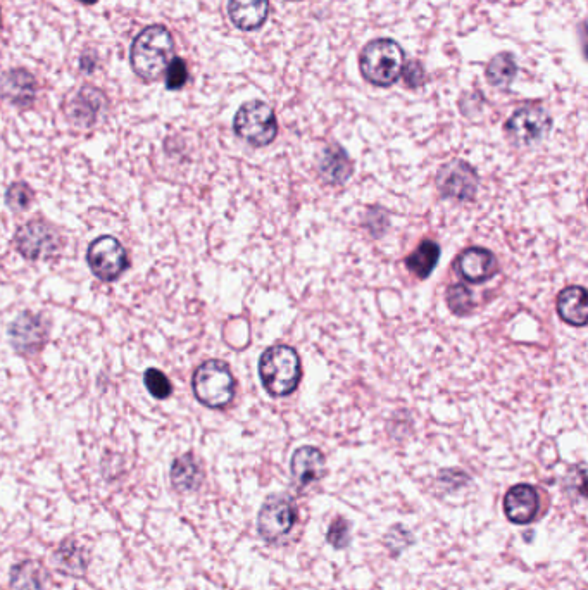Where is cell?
<instances>
[{
	"mask_svg": "<svg viewBox=\"0 0 588 590\" xmlns=\"http://www.w3.org/2000/svg\"><path fill=\"white\" fill-rule=\"evenodd\" d=\"M175 42L164 26H147L132 45V68L145 82H154L168 68Z\"/></svg>",
	"mask_w": 588,
	"mask_h": 590,
	"instance_id": "1",
	"label": "cell"
},
{
	"mask_svg": "<svg viewBox=\"0 0 588 590\" xmlns=\"http://www.w3.org/2000/svg\"><path fill=\"white\" fill-rule=\"evenodd\" d=\"M301 375V358L294 347H269L259 359V377L271 397L290 396L299 387Z\"/></svg>",
	"mask_w": 588,
	"mask_h": 590,
	"instance_id": "2",
	"label": "cell"
},
{
	"mask_svg": "<svg viewBox=\"0 0 588 590\" xmlns=\"http://www.w3.org/2000/svg\"><path fill=\"white\" fill-rule=\"evenodd\" d=\"M406 57L401 45L390 38H378L364 47L359 68L364 80L375 87H392L401 78Z\"/></svg>",
	"mask_w": 588,
	"mask_h": 590,
	"instance_id": "3",
	"label": "cell"
},
{
	"mask_svg": "<svg viewBox=\"0 0 588 590\" xmlns=\"http://www.w3.org/2000/svg\"><path fill=\"white\" fill-rule=\"evenodd\" d=\"M197 401L211 409H223L235 397V378L225 361L211 359L195 370L192 378Z\"/></svg>",
	"mask_w": 588,
	"mask_h": 590,
	"instance_id": "4",
	"label": "cell"
},
{
	"mask_svg": "<svg viewBox=\"0 0 588 590\" xmlns=\"http://www.w3.org/2000/svg\"><path fill=\"white\" fill-rule=\"evenodd\" d=\"M233 130L247 144L266 147L278 135L275 111L263 101L245 102L235 114Z\"/></svg>",
	"mask_w": 588,
	"mask_h": 590,
	"instance_id": "5",
	"label": "cell"
},
{
	"mask_svg": "<svg viewBox=\"0 0 588 590\" xmlns=\"http://www.w3.org/2000/svg\"><path fill=\"white\" fill-rule=\"evenodd\" d=\"M297 518L294 501L283 494H273L264 501L257 515V534L269 544H275L294 530Z\"/></svg>",
	"mask_w": 588,
	"mask_h": 590,
	"instance_id": "6",
	"label": "cell"
},
{
	"mask_svg": "<svg viewBox=\"0 0 588 590\" xmlns=\"http://www.w3.org/2000/svg\"><path fill=\"white\" fill-rule=\"evenodd\" d=\"M14 245L19 254L30 261L51 259L61 251V233L47 221L33 220L21 226L14 235Z\"/></svg>",
	"mask_w": 588,
	"mask_h": 590,
	"instance_id": "7",
	"label": "cell"
},
{
	"mask_svg": "<svg viewBox=\"0 0 588 590\" xmlns=\"http://www.w3.org/2000/svg\"><path fill=\"white\" fill-rule=\"evenodd\" d=\"M87 263L95 277L102 282H114L125 273L130 259L125 245L116 237L102 235L88 245Z\"/></svg>",
	"mask_w": 588,
	"mask_h": 590,
	"instance_id": "8",
	"label": "cell"
},
{
	"mask_svg": "<svg viewBox=\"0 0 588 590\" xmlns=\"http://www.w3.org/2000/svg\"><path fill=\"white\" fill-rule=\"evenodd\" d=\"M552 128L549 113L537 106L521 107L507 120L506 133L518 144H537L544 140Z\"/></svg>",
	"mask_w": 588,
	"mask_h": 590,
	"instance_id": "9",
	"label": "cell"
},
{
	"mask_svg": "<svg viewBox=\"0 0 588 590\" xmlns=\"http://www.w3.org/2000/svg\"><path fill=\"white\" fill-rule=\"evenodd\" d=\"M437 183L445 197L456 201H471L478 189V176L470 164L454 161L440 170Z\"/></svg>",
	"mask_w": 588,
	"mask_h": 590,
	"instance_id": "10",
	"label": "cell"
},
{
	"mask_svg": "<svg viewBox=\"0 0 588 590\" xmlns=\"http://www.w3.org/2000/svg\"><path fill=\"white\" fill-rule=\"evenodd\" d=\"M49 325L42 314L23 313L9 330L11 344L21 354L40 351L47 340Z\"/></svg>",
	"mask_w": 588,
	"mask_h": 590,
	"instance_id": "11",
	"label": "cell"
},
{
	"mask_svg": "<svg viewBox=\"0 0 588 590\" xmlns=\"http://www.w3.org/2000/svg\"><path fill=\"white\" fill-rule=\"evenodd\" d=\"M540 497L532 485H514L504 497V513L514 525H528L538 515Z\"/></svg>",
	"mask_w": 588,
	"mask_h": 590,
	"instance_id": "12",
	"label": "cell"
},
{
	"mask_svg": "<svg viewBox=\"0 0 588 590\" xmlns=\"http://www.w3.org/2000/svg\"><path fill=\"white\" fill-rule=\"evenodd\" d=\"M456 270L466 282L483 283L497 275L499 263L488 249L470 247L457 258Z\"/></svg>",
	"mask_w": 588,
	"mask_h": 590,
	"instance_id": "13",
	"label": "cell"
},
{
	"mask_svg": "<svg viewBox=\"0 0 588 590\" xmlns=\"http://www.w3.org/2000/svg\"><path fill=\"white\" fill-rule=\"evenodd\" d=\"M292 477L301 487L318 482L325 477L326 459L325 454L318 447H299L292 456L290 463Z\"/></svg>",
	"mask_w": 588,
	"mask_h": 590,
	"instance_id": "14",
	"label": "cell"
},
{
	"mask_svg": "<svg viewBox=\"0 0 588 590\" xmlns=\"http://www.w3.org/2000/svg\"><path fill=\"white\" fill-rule=\"evenodd\" d=\"M228 16L242 32H256L269 16V0H228Z\"/></svg>",
	"mask_w": 588,
	"mask_h": 590,
	"instance_id": "15",
	"label": "cell"
},
{
	"mask_svg": "<svg viewBox=\"0 0 588 590\" xmlns=\"http://www.w3.org/2000/svg\"><path fill=\"white\" fill-rule=\"evenodd\" d=\"M587 289L571 285L557 297V313L561 320L573 327H585L588 321Z\"/></svg>",
	"mask_w": 588,
	"mask_h": 590,
	"instance_id": "16",
	"label": "cell"
},
{
	"mask_svg": "<svg viewBox=\"0 0 588 590\" xmlns=\"http://www.w3.org/2000/svg\"><path fill=\"white\" fill-rule=\"evenodd\" d=\"M171 485L175 487L178 492H195L202 485L204 480V473H202L199 461L192 456V454H185L173 461L171 465Z\"/></svg>",
	"mask_w": 588,
	"mask_h": 590,
	"instance_id": "17",
	"label": "cell"
},
{
	"mask_svg": "<svg viewBox=\"0 0 588 590\" xmlns=\"http://www.w3.org/2000/svg\"><path fill=\"white\" fill-rule=\"evenodd\" d=\"M56 566L69 577H85L87 573V559H85V549L78 546V542L73 539H66L61 542L54 553Z\"/></svg>",
	"mask_w": 588,
	"mask_h": 590,
	"instance_id": "18",
	"label": "cell"
},
{
	"mask_svg": "<svg viewBox=\"0 0 588 590\" xmlns=\"http://www.w3.org/2000/svg\"><path fill=\"white\" fill-rule=\"evenodd\" d=\"M321 176L328 183H344L352 173V163L342 147L330 145L320 161Z\"/></svg>",
	"mask_w": 588,
	"mask_h": 590,
	"instance_id": "19",
	"label": "cell"
},
{
	"mask_svg": "<svg viewBox=\"0 0 588 590\" xmlns=\"http://www.w3.org/2000/svg\"><path fill=\"white\" fill-rule=\"evenodd\" d=\"M49 582V572L38 561H23L11 570V589L44 590Z\"/></svg>",
	"mask_w": 588,
	"mask_h": 590,
	"instance_id": "20",
	"label": "cell"
},
{
	"mask_svg": "<svg viewBox=\"0 0 588 590\" xmlns=\"http://www.w3.org/2000/svg\"><path fill=\"white\" fill-rule=\"evenodd\" d=\"M440 259V247L433 240H423L418 249L406 258L407 270L413 271L418 278L430 277Z\"/></svg>",
	"mask_w": 588,
	"mask_h": 590,
	"instance_id": "21",
	"label": "cell"
},
{
	"mask_svg": "<svg viewBox=\"0 0 588 590\" xmlns=\"http://www.w3.org/2000/svg\"><path fill=\"white\" fill-rule=\"evenodd\" d=\"M99 109H101V94L92 88H83L69 106V118L75 121L76 125H92L99 114Z\"/></svg>",
	"mask_w": 588,
	"mask_h": 590,
	"instance_id": "22",
	"label": "cell"
},
{
	"mask_svg": "<svg viewBox=\"0 0 588 590\" xmlns=\"http://www.w3.org/2000/svg\"><path fill=\"white\" fill-rule=\"evenodd\" d=\"M487 80L490 85L497 88H507L514 82V78L518 75V64L514 59L513 54L509 52H501L488 63Z\"/></svg>",
	"mask_w": 588,
	"mask_h": 590,
	"instance_id": "23",
	"label": "cell"
},
{
	"mask_svg": "<svg viewBox=\"0 0 588 590\" xmlns=\"http://www.w3.org/2000/svg\"><path fill=\"white\" fill-rule=\"evenodd\" d=\"M7 97L13 99L14 104H30L35 94L32 76L25 71H13L4 80Z\"/></svg>",
	"mask_w": 588,
	"mask_h": 590,
	"instance_id": "24",
	"label": "cell"
},
{
	"mask_svg": "<svg viewBox=\"0 0 588 590\" xmlns=\"http://www.w3.org/2000/svg\"><path fill=\"white\" fill-rule=\"evenodd\" d=\"M447 304L451 308L452 313L457 316L470 313L475 302H473V294L468 287H464L463 283H457L447 289Z\"/></svg>",
	"mask_w": 588,
	"mask_h": 590,
	"instance_id": "25",
	"label": "cell"
},
{
	"mask_svg": "<svg viewBox=\"0 0 588 590\" xmlns=\"http://www.w3.org/2000/svg\"><path fill=\"white\" fill-rule=\"evenodd\" d=\"M144 383L147 390L151 392V396L161 399V401L168 399L171 392H173V385L169 382V378L157 368H149V370L145 371Z\"/></svg>",
	"mask_w": 588,
	"mask_h": 590,
	"instance_id": "26",
	"label": "cell"
},
{
	"mask_svg": "<svg viewBox=\"0 0 588 590\" xmlns=\"http://www.w3.org/2000/svg\"><path fill=\"white\" fill-rule=\"evenodd\" d=\"M33 201V190L26 183H13L6 194V202L14 211H25Z\"/></svg>",
	"mask_w": 588,
	"mask_h": 590,
	"instance_id": "27",
	"label": "cell"
},
{
	"mask_svg": "<svg viewBox=\"0 0 588 590\" xmlns=\"http://www.w3.org/2000/svg\"><path fill=\"white\" fill-rule=\"evenodd\" d=\"M326 540L330 546L335 549H345V547L351 544V525L345 518H337L330 525V530L326 534Z\"/></svg>",
	"mask_w": 588,
	"mask_h": 590,
	"instance_id": "28",
	"label": "cell"
},
{
	"mask_svg": "<svg viewBox=\"0 0 588 590\" xmlns=\"http://www.w3.org/2000/svg\"><path fill=\"white\" fill-rule=\"evenodd\" d=\"M168 73H166V88L168 90H180L185 87L188 80L187 64L182 57H175L171 63L168 64Z\"/></svg>",
	"mask_w": 588,
	"mask_h": 590,
	"instance_id": "29",
	"label": "cell"
},
{
	"mask_svg": "<svg viewBox=\"0 0 588 590\" xmlns=\"http://www.w3.org/2000/svg\"><path fill=\"white\" fill-rule=\"evenodd\" d=\"M401 76H404L407 87L411 88L421 87L426 80L425 68L418 61H409V63L404 64Z\"/></svg>",
	"mask_w": 588,
	"mask_h": 590,
	"instance_id": "30",
	"label": "cell"
},
{
	"mask_svg": "<svg viewBox=\"0 0 588 590\" xmlns=\"http://www.w3.org/2000/svg\"><path fill=\"white\" fill-rule=\"evenodd\" d=\"M80 2H83V4H87V6H92V4H95V2H99V0H80Z\"/></svg>",
	"mask_w": 588,
	"mask_h": 590,
	"instance_id": "31",
	"label": "cell"
},
{
	"mask_svg": "<svg viewBox=\"0 0 588 590\" xmlns=\"http://www.w3.org/2000/svg\"><path fill=\"white\" fill-rule=\"evenodd\" d=\"M292 2H295V0H292Z\"/></svg>",
	"mask_w": 588,
	"mask_h": 590,
	"instance_id": "32",
	"label": "cell"
}]
</instances>
